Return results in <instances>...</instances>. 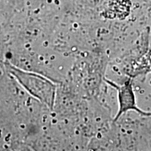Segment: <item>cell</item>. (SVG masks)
<instances>
[{"label": "cell", "mask_w": 151, "mask_h": 151, "mask_svg": "<svg viewBox=\"0 0 151 151\" xmlns=\"http://www.w3.org/2000/svg\"><path fill=\"white\" fill-rule=\"evenodd\" d=\"M6 67L30 95L50 109H53L57 88L51 81L37 73L20 69L10 63L6 64Z\"/></svg>", "instance_id": "obj_1"}, {"label": "cell", "mask_w": 151, "mask_h": 151, "mask_svg": "<svg viewBox=\"0 0 151 151\" xmlns=\"http://www.w3.org/2000/svg\"><path fill=\"white\" fill-rule=\"evenodd\" d=\"M107 82L116 88L118 94L119 109L114 118V121H117L124 113L129 111H134L144 116H151V112H146L138 107L131 79L121 86L113 83L109 81H107Z\"/></svg>", "instance_id": "obj_2"}, {"label": "cell", "mask_w": 151, "mask_h": 151, "mask_svg": "<svg viewBox=\"0 0 151 151\" xmlns=\"http://www.w3.org/2000/svg\"><path fill=\"white\" fill-rule=\"evenodd\" d=\"M131 6L130 0H111L104 16L109 18L123 19L129 14Z\"/></svg>", "instance_id": "obj_3"}]
</instances>
